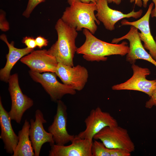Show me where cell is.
Listing matches in <instances>:
<instances>
[{
	"mask_svg": "<svg viewBox=\"0 0 156 156\" xmlns=\"http://www.w3.org/2000/svg\"><path fill=\"white\" fill-rule=\"evenodd\" d=\"M83 32L86 37L84 43L77 48L76 53L83 55V57L89 61H105L107 59L106 56L126 55L129 50L127 42L123 41L120 44L109 43L101 40L86 29Z\"/></svg>",
	"mask_w": 156,
	"mask_h": 156,
	"instance_id": "1",
	"label": "cell"
},
{
	"mask_svg": "<svg viewBox=\"0 0 156 156\" xmlns=\"http://www.w3.org/2000/svg\"><path fill=\"white\" fill-rule=\"evenodd\" d=\"M68 2L70 5L66 8L61 18L77 31L86 29L94 34L97 29L96 24H100L94 14L96 3H85L78 0Z\"/></svg>",
	"mask_w": 156,
	"mask_h": 156,
	"instance_id": "2",
	"label": "cell"
},
{
	"mask_svg": "<svg viewBox=\"0 0 156 156\" xmlns=\"http://www.w3.org/2000/svg\"><path fill=\"white\" fill-rule=\"evenodd\" d=\"M55 28L57 34V40L48 51L55 58L58 63L73 66L74 55L77 49L75 45L77 31L61 18L57 21Z\"/></svg>",
	"mask_w": 156,
	"mask_h": 156,
	"instance_id": "3",
	"label": "cell"
},
{
	"mask_svg": "<svg viewBox=\"0 0 156 156\" xmlns=\"http://www.w3.org/2000/svg\"><path fill=\"white\" fill-rule=\"evenodd\" d=\"M8 82L12 105L8 112L12 120L21 123L23 114L33 105V100L23 94L19 86L18 74L10 75Z\"/></svg>",
	"mask_w": 156,
	"mask_h": 156,
	"instance_id": "4",
	"label": "cell"
},
{
	"mask_svg": "<svg viewBox=\"0 0 156 156\" xmlns=\"http://www.w3.org/2000/svg\"><path fill=\"white\" fill-rule=\"evenodd\" d=\"M93 139L100 140L109 149L121 148L131 153L135 150L134 144L127 130L118 125L104 127L94 136Z\"/></svg>",
	"mask_w": 156,
	"mask_h": 156,
	"instance_id": "5",
	"label": "cell"
},
{
	"mask_svg": "<svg viewBox=\"0 0 156 156\" xmlns=\"http://www.w3.org/2000/svg\"><path fill=\"white\" fill-rule=\"evenodd\" d=\"M29 73L34 81L42 85L54 102H57L61 100L65 95H74L76 93V90L72 87L59 82L55 73L46 72L40 73L30 70Z\"/></svg>",
	"mask_w": 156,
	"mask_h": 156,
	"instance_id": "6",
	"label": "cell"
},
{
	"mask_svg": "<svg viewBox=\"0 0 156 156\" xmlns=\"http://www.w3.org/2000/svg\"><path fill=\"white\" fill-rule=\"evenodd\" d=\"M132 76L125 82L113 86V90H128L139 91L151 97L156 86V80H148L146 77L151 74L149 69L132 64Z\"/></svg>",
	"mask_w": 156,
	"mask_h": 156,
	"instance_id": "7",
	"label": "cell"
},
{
	"mask_svg": "<svg viewBox=\"0 0 156 156\" xmlns=\"http://www.w3.org/2000/svg\"><path fill=\"white\" fill-rule=\"evenodd\" d=\"M86 129L77 135L79 137L93 140L94 136L106 127L118 125V122L109 113L103 111L99 107L92 109L85 119Z\"/></svg>",
	"mask_w": 156,
	"mask_h": 156,
	"instance_id": "8",
	"label": "cell"
},
{
	"mask_svg": "<svg viewBox=\"0 0 156 156\" xmlns=\"http://www.w3.org/2000/svg\"><path fill=\"white\" fill-rule=\"evenodd\" d=\"M56 114L48 131L52 135L55 144L64 145L71 142L75 135L69 134L67 130V107L61 100L57 102Z\"/></svg>",
	"mask_w": 156,
	"mask_h": 156,
	"instance_id": "9",
	"label": "cell"
},
{
	"mask_svg": "<svg viewBox=\"0 0 156 156\" xmlns=\"http://www.w3.org/2000/svg\"><path fill=\"white\" fill-rule=\"evenodd\" d=\"M138 29L131 26L129 32L120 38H114L112 43L118 44L120 41L127 40L129 42V50L126 55V60L131 64H135L138 60H146L156 67V61L146 50L142 45L139 35Z\"/></svg>",
	"mask_w": 156,
	"mask_h": 156,
	"instance_id": "10",
	"label": "cell"
},
{
	"mask_svg": "<svg viewBox=\"0 0 156 156\" xmlns=\"http://www.w3.org/2000/svg\"><path fill=\"white\" fill-rule=\"evenodd\" d=\"M107 0H98L96 3L97 19L103 24L105 28L109 31L115 29L116 23L119 20L127 18L135 19L140 17L143 13L142 10L135 12L133 10L127 14H124L120 11L113 9L108 5Z\"/></svg>",
	"mask_w": 156,
	"mask_h": 156,
	"instance_id": "11",
	"label": "cell"
},
{
	"mask_svg": "<svg viewBox=\"0 0 156 156\" xmlns=\"http://www.w3.org/2000/svg\"><path fill=\"white\" fill-rule=\"evenodd\" d=\"M55 73L63 83L79 91L84 88L88 77L87 69L79 65L70 66L58 63Z\"/></svg>",
	"mask_w": 156,
	"mask_h": 156,
	"instance_id": "12",
	"label": "cell"
},
{
	"mask_svg": "<svg viewBox=\"0 0 156 156\" xmlns=\"http://www.w3.org/2000/svg\"><path fill=\"white\" fill-rule=\"evenodd\" d=\"M47 122L43 114L39 109L35 112V120H30L29 136L35 153V156L39 155L42 145L49 143L51 146L55 144L52 134L44 129L43 124Z\"/></svg>",
	"mask_w": 156,
	"mask_h": 156,
	"instance_id": "13",
	"label": "cell"
},
{
	"mask_svg": "<svg viewBox=\"0 0 156 156\" xmlns=\"http://www.w3.org/2000/svg\"><path fill=\"white\" fill-rule=\"evenodd\" d=\"M20 61L31 70L40 73H55L58 63L55 58L45 49L34 50L21 58Z\"/></svg>",
	"mask_w": 156,
	"mask_h": 156,
	"instance_id": "14",
	"label": "cell"
},
{
	"mask_svg": "<svg viewBox=\"0 0 156 156\" xmlns=\"http://www.w3.org/2000/svg\"><path fill=\"white\" fill-rule=\"evenodd\" d=\"M154 5L153 2L151 3L145 14L139 20L130 22L123 19L121 24V26H134L140 31L139 35L141 41L144 42V48L149 51L152 57L156 61V42L151 34L149 23L150 17Z\"/></svg>",
	"mask_w": 156,
	"mask_h": 156,
	"instance_id": "15",
	"label": "cell"
},
{
	"mask_svg": "<svg viewBox=\"0 0 156 156\" xmlns=\"http://www.w3.org/2000/svg\"><path fill=\"white\" fill-rule=\"evenodd\" d=\"M93 140L83 139L77 135L75 136L71 143L68 146L54 144L51 146L49 156H92L91 147Z\"/></svg>",
	"mask_w": 156,
	"mask_h": 156,
	"instance_id": "16",
	"label": "cell"
},
{
	"mask_svg": "<svg viewBox=\"0 0 156 156\" xmlns=\"http://www.w3.org/2000/svg\"><path fill=\"white\" fill-rule=\"evenodd\" d=\"M9 113L3 107L0 98V126L1 133L0 138L4 144L6 153L13 154L18 141V137L12 127Z\"/></svg>",
	"mask_w": 156,
	"mask_h": 156,
	"instance_id": "17",
	"label": "cell"
},
{
	"mask_svg": "<svg viewBox=\"0 0 156 156\" xmlns=\"http://www.w3.org/2000/svg\"><path fill=\"white\" fill-rule=\"evenodd\" d=\"M0 39L7 45L8 53L6 55V62L4 67L0 70V79L1 81L8 82L10 77L11 71L16 62L25 55L30 53L34 49L25 47L18 49L14 47V41L9 43L6 35L4 34L0 36Z\"/></svg>",
	"mask_w": 156,
	"mask_h": 156,
	"instance_id": "18",
	"label": "cell"
},
{
	"mask_svg": "<svg viewBox=\"0 0 156 156\" xmlns=\"http://www.w3.org/2000/svg\"><path fill=\"white\" fill-rule=\"evenodd\" d=\"M30 123L25 120L22 129L18 132V141L12 156H34L35 153L29 136Z\"/></svg>",
	"mask_w": 156,
	"mask_h": 156,
	"instance_id": "19",
	"label": "cell"
},
{
	"mask_svg": "<svg viewBox=\"0 0 156 156\" xmlns=\"http://www.w3.org/2000/svg\"><path fill=\"white\" fill-rule=\"evenodd\" d=\"M91 151L92 156H110L109 148L102 142L96 140L93 141Z\"/></svg>",
	"mask_w": 156,
	"mask_h": 156,
	"instance_id": "20",
	"label": "cell"
},
{
	"mask_svg": "<svg viewBox=\"0 0 156 156\" xmlns=\"http://www.w3.org/2000/svg\"><path fill=\"white\" fill-rule=\"evenodd\" d=\"M45 0H28L27 7L23 13V15L26 18L29 17L34 8L40 3Z\"/></svg>",
	"mask_w": 156,
	"mask_h": 156,
	"instance_id": "21",
	"label": "cell"
},
{
	"mask_svg": "<svg viewBox=\"0 0 156 156\" xmlns=\"http://www.w3.org/2000/svg\"><path fill=\"white\" fill-rule=\"evenodd\" d=\"M110 156H130L131 153L121 148L109 149Z\"/></svg>",
	"mask_w": 156,
	"mask_h": 156,
	"instance_id": "22",
	"label": "cell"
},
{
	"mask_svg": "<svg viewBox=\"0 0 156 156\" xmlns=\"http://www.w3.org/2000/svg\"><path fill=\"white\" fill-rule=\"evenodd\" d=\"M9 29V23L5 18V13L4 11L1 10L0 14V29L2 31L5 32Z\"/></svg>",
	"mask_w": 156,
	"mask_h": 156,
	"instance_id": "23",
	"label": "cell"
},
{
	"mask_svg": "<svg viewBox=\"0 0 156 156\" xmlns=\"http://www.w3.org/2000/svg\"><path fill=\"white\" fill-rule=\"evenodd\" d=\"M22 42L28 49H34L37 47L35 39L31 37H25L22 40Z\"/></svg>",
	"mask_w": 156,
	"mask_h": 156,
	"instance_id": "24",
	"label": "cell"
},
{
	"mask_svg": "<svg viewBox=\"0 0 156 156\" xmlns=\"http://www.w3.org/2000/svg\"><path fill=\"white\" fill-rule=\"evenodd\" d=\"M153 106H156V86L150 99L145 103V107L148 109L151 108Z\"/></svg>",
	"mask_w": 156,
	"mask_h": 156,
	"instance_id": "25",
	"label": "cell"
},
{
	"mask_svg": "<svg viewBox=\"0 0 156 156\" xmlns=\"http://www.w3.org/2000/svg\"><path fill=\"white\" fill-rule=\"evenodd\" d=\"M35 40L37 47L40 49L48 45L49 42L47 40L41 36L37 37L35 38Z\"/></svg>",
	"mask_w": 156,
	"mask_h": 156,
	"instance_id": "26",
	"label": "cell"
},
{
	"mask_svg": "<svg viewBox=\"0 0 156 156\" xmlns=\"http://www.w3.org/2000/svg\"><path fill=\"white\" fill-rule=\"evenodd\" d=\"M131 3L134 2L135 4L139 7L143 6L144 8H146L147 5L148 1L150 0H129Z\"/></svg>",
	"mask_w": 156,
	"mask_h": 156,
	"instance_id": "27",
	"label": "cell"
},
{
	"mask_svg": "<svg viewBox=\"0 0 156 156\" xmlns=\"http://www.w3.org/2000/svg\"><path fill=\"white\" fill-rule=\"evenodd\" d=\"M152 1L155 5V8L152 10L151 13V16L152 17L156 18V0H152ZM155 40L156 42V36L155 37Z\"/></svg>",
	"mask_w": 156,
	"mask_h": 156,
	"instance_id": "28",
	"label": "cell"
},
{
	"mask_svg": "<svg viewBox=\"0 0 156 156\" xmlns=\"http://www.w3.org/2000/svg\"><path fill=\"white\" fill-rule=\"evenodd\" d=\"M123 0H107L108 3H113L116 5L120 4Z\"/></svg>",
	"mask_w": 156,
	"mask_h": 156,
	"instance_id": "29",
	"label": "cell"
},
{
	"mask_svg": "<svg viewBox=\"0 0 156 156\" xmlns=\"http://www.w3.org/2000/svg\"><path fill=\"white\" fill-rule=\"evenodd\" d=\"M71 0H68V1ZM81 2L85 3H96L98 0H78Z\"/></svg>",
	"mask_w": 156,
	"mask_h": 156,
	"instance_id": "30",
	"label": "cell"
}]
</instances>
